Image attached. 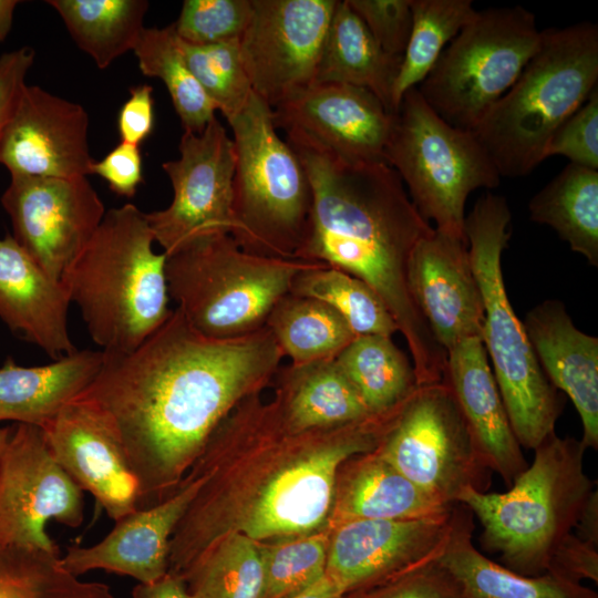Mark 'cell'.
<instances>
[{"instance_id": "6da1fadb", "label": "cell", "mask_w": 598, "mask_h": 598, "mask_svg": "<svg viewBox=\"0 0 598 598\" xmlns=\"http://www.w3.org/2000/svg\"><path fill=\"white\" fill-rule=\"evenodd\" d=\"M79 395L109 420L137 481L136 509L172 496L210 434L260 394L285 358L265 326L228 339L204 336L178 309L128 352H103Z\"/></svg>"}, {"instance_id": "7a4b0ae2", "label": "cell", "mask_w": 598, "mask_h": 598, "mask_svg": "<svg viewBox=\"0 0 598 598\" xmlns=\"http://www.w3.org/2000/svg\"><path fill=\"white\" fill-rule=\"evenodd\" d=\"M404 403L343 425L298 431L272 400L244 399L186 474L200 485L171 537L168 571L181 576L230 533L265 542L327 529L340 465L377 450Z\"/></svg>"}, {"instance_id": "3957f363", "label": "cell", "mask_w": 598, "mask_h": 598, "mask_svg": "<svg viewBox=\"0 0 598 598\" xmlns=\"http://www.w3.org/2000/svg\"><path fill=\"white\" fill-rule=\"evenodd\" d=\"M285 133L312 193L296 259L323 262L368 283L405 339L417 384L443 381L446 352L414 305L406 281L414 247L434 228L385 162L350 161L299 131Z\"/></svg>"}, {"instance_id": "277c9868", "label": "cell", "mask_w": 598, "mask_h": 598, "mask_svg": "<svg viewBox=\"0 0 598 598\" xmlns=\"http://www.w3.org/2000/svg\"><path fill=\"white\" fill-rule=\"evenodd\" d=\"M146 214L109 209L61 281L103 352H128L169 316L166 254L153 249Z\"/></svg>"}, {"instance_id": "5b68a950", "label": "cell", "mask_w": 598, "mask_h": 598, "mask_svg": "<svg viewBox=\"0 0 598 598\" xmlns=\"http://www.w3.org/2000/svg\"><path fill=\"white\" fill-rule=\"evenodd\" d=\"M537 52L473 133L501 177H522L545 158L558 127L598 82V27L582 21L542 30Z\"/></svg>"}, {"instance_id": "8992f818", "label": "cell", "mask_w": 598, "mask_h": 598, "mask_svg": "<svg viewBox=\"0 0 598 598\" xmlns=\"http://www.w3.org/2000/svg\"><path fill=\"white\" fill-rule=\"evenodd\" d=\"M586 447L574 437L549 434L504 493L465 489L458 497L482 527L481 544L506 568L539 576L563 540L576 528L596 491L584 470Z\"/></svg>"}, {"instance_id": "52a82bcc", "label": "cell", "mask_w": 598, "mask_h": 598, "mask_svg": "<svg viewBox=\"0 0 598 598\" xmlns=\"http://www.w3.org/2000/svg\"><path fill=\"white\" fill-rule=\"evenodd\" d=\"M511 218L506 199L486 193L465 217V235L484 306L482 342L515 437L520 446L535 450L555 432L563 402L544 374L505 289L502 254L511 237Z\"/></svg>"}, {"instance_id": "ba28073f", "label": "cell", "mask_w": 598, "mask_h": 598, "mask_svg": "<svg viewBox=\"0 0 598 598\" xmlns=\"http://www.w3.org/2000/svg\"><path fill=\"white\" fill-rule=\"evenodd\" d=\"M319 261L246 251L226 233L202 236L166 255L168 296L204 336L228 339L254 332L295 278Z\"/></svg>"}, {"instance_id": "9c48e42d", "label": "cell", "mask_w": 598, "mask_h": 598, "mask_svg": "<svg viewBox=\"0 0 598 598\" xmlns=\"http://www.w3.org/2000/svg\"><path fill=\"white\" fill-rule=\"evenodd\" d=\"M228 124L235 148L231 236L246 251L296 259L312 203L303 166L255 93Z\"/></svg>"}, {"instance_id": "30bf717a", "label": "cell", "mask_w": 598, "mask_h": 598, "mask_svg": "<svg viewBox=\"0 0 598 598\" xmlns=\"http://www.w3.org/2000/svg\"><path fill=\"white\" fill-rule=\"evenodd\" d=\"M421 216L463 240L465 203L477 188L499 185L501 175L473 131L444 121L417 87L403 95L384 152Z\"/></svg>"}, {"instance_id": "8fae6325", "label": "cell", "mask_w": 598, "mask_h": 598, "mask_svg": "<svg viewBox=\"0 0 598 598\" xmlns=\"http://www.w3.org/2000/svg\"><path fill=\"white\" fill-rule=\"evenodd\" d=\"M542 35L520 6L477 11L416 87L444 121L472 131L516 82Z\"/></svg>"}, {"instance_id": "7c38bea8", "label": "cell", "mask_w": 598, "mask_h": 598, "mask_svg": "<svg viewBox=\"0 0 598 598\" xmlns=\"http://www.w3.org/2000/svg\"><path fill=\"white\" fill-rule=\"evenodd\" d=\"M380 454L435 499L457 504L472 488L487 492L492 471L444 382L419 385L379 447Z\"/></svg>"}, {"instance_id": "4fadbf2b", "label": "cell", "mask_w": 598, "mask_h": 598, "mask_svg": "<svg viewBox=\"0 0 598 598\" xmlns=\"http://www.w3.org/2000/svg\"><path fill=\"white\" fill-rule=\"evenodd\" d=\"M179 157L162 164L173 199L162 210L146 214L154 240L169 255L205 235L235 229L233 138L215 116L200 133L184 131Z\"/></svg>"}, {"instance_id": "5bb4252c", "label": "cell", "mask_w": 598, "mask_h": 598, "mask_svg": "<svg viewBox=\"0 0 598 598\" xmlns=\"http://www.w3.org/2000/svg\"><path fill=\"white\" fill-rule=\"evenodd\" d=\"M82 492L53 458L42 429L18 423L0 455V543L58 551L45 524L79 527Z\"/></svg>"}, {"instance_id": "9a60e30c", "label": "cell", "mask_w": 598, "mask_h": 598, "mask_svg": "<svg viewBox=\"0 0 598 598\" xmlns=\"http://www.w3.org/2000/svg\"><path fill=\"white\" fill-rule=\"evenodd\" d=\"M338 0H251L240 40L254 93L271 109L315 83Z\"/></svg>"}, {"instance_id": "2e32d148", "label": "cell", "mask_w": 598, "mask_h": 598, "mask_svg": "<svg viewBox=\"0 0 598 598\" xmlns=\"http://www.w3.org/2000/svg\"><path fill=\"white\" fill-rule=\"evenodd\" d=\"M1 204L10 217L13 238L58 281L106 213L86 176L11 175Z\"/></svg>"}, {"instance_id": "e0dca14e", "label": "cell", "mask_w": 598, "mask_h": 598, "mask_svg": "<svg viewBox=\"0 0 598 598\" xmlns=\"http://www.w3.org/2000/svg\"><path fill=\"white\" fill-rule=\"evenodd\" d=\"M462 504L411 519H353L329 528L326 576L343 594L437 560L456 527Z\"/></svg>"}, {"instance_id": "ac0fdd59", "label": "cell", "mask_w": 598, "mask_h": 598, "mask_svg": "<svg viewBox=\"0 0 598 598\" xmlns=\"http://www.w3.org/2000/svg\"><path fill=\"white\" fill-rule=\"evenodd\" d=\"M87 130L82 105L25 84L0 141V164L10 176H87L95 161Z\"/></svg>"}, {"instance_id": "d6986e66", "label": "cell", "mask_w": 598, "mask_h": 598, "mask_svg": "<svg viewBox=\"0 0 598 598\" xmlns=\"http://www.w3.org/2000/svg\"><path fill=\"white\" fill-rule=\"evenodd\" d=\"M55 462L114 522L136 511L138 485L106 416L78 396L41 427Z\"/></svg>"}, {"instance_id": "ffe728a7", "label": "cell", "mask_w": 598, "mask_h": 598, "mask_svg": "<svg viewBox=\"0 0 598 598\" xmlns=\"http://www.w3.org/2000/svg\"><path fill=\"white\" fill-rule=\"evenodd\" d=\"M271 112L276 128L299 131L347 159L385 162L394 113L367 89L313 83Z\"/></svg>"}, {"instance_id": "44dd1931", "label": "cell", "mask_w": 598, "mask_h": 598, "mask_svg": "<svg viewBox=\"0 0 598 598\" xmlns=\"http://www.w3.org/2000/svg\"><path fill=\"white\" fill-rule=\"evenodd\" d=\"M406 281L414 305L445 352L463 339L481 337L484 306L467 240L434 228L414 247Z\"/></svg>"}, {"instance_id": "7402d4cb", "label": "cell", "mask_w": 598, "mask_h": 598, "mask_svg": "<svg viewBox=\"0 0 598 598\" xmlns=\"http://www.w3.org/2000/svg\"><path fill=\"white\" fill-rule=\"evenodd\" d=\"M200 480L186 475L179 488L162 503L124 516L92 546H70L61 557L64 568L79 577L103 569L150 584L168 571L171 537L194 498Z\"/></svg>"}, {"instance_id": "603a6c76", "label": "cell", "mask_w": 598, "mask_h": 598, "mask_svg": "<svg viewBox=\"0 0 598 598\" xmlns=\"http://www.w3.org/2000/svg\"><path fill=\"white\" fill-rule=\"evenodd\" d=\"M523 324L547 380L569 396L580 416V442L597 450L598 338L577 329L556 299L530 309Z\"/></svg>"}, {"instance_id": "cb8c5ba5", "label": "cell", "mask_w": 598, "mask_h": 598, "mask_svg": "<svg viewBox=\"0 0 598 598\" xmlns=\"http://www.w3.org/2000/svg\"><path fill=\"white\" fill-rule=\"evenodd\" d=\"M443 381L488 467L509 487L528 463L511 426L481 337L463 339L446 351Z\"/></svg>"}, {"instance_id": "d4e9b609", "label": "cell", "mask_w": 598, "mask_h": 598, "mask_svg": "<svg viewBox=\"0 0 598 598\" xmlns=\"http://www.w3.org/2000/svg\"><path fill=\"white\" fill-rule=\"evenodd\" d=\"M71 301L12 235L0 238V318L10 330L59 360L76 351L69 333Z\"/></svg>"}, {"instance_id": "484cf974", "label": "cell", "mask_w": 598, "mask_h": 598, "mask_svg": "<svg viewBox=\"0 0 598 598\" xmlns=\"http://www.w3.org/2000/svg\"><path fill=\"white\" fill-rule=\"evenodd\" d=\"M454 505L423 492L374 450L340 465L327 529L353 519L426 517L448 512Z\"/></svg>"}, {"instance_id": "4316f807", "label": "cell", "mask_w": 598, "mask_h": 598, "mask_svg": "<svg viewBox=\"0 0 598 598\" xmlns=\"http://www.w3.org/2000/svg\"><path fill=\"white\" fill-rule=\"evenodd\" d=\"M103 355L101 350H76L38 367L8 358L0 368V421L43 427L90 385Z\"/></svg>"}, {"instance_id": "83f0119b", "label": "cell", "mask_w": 598, "mask_h": 598, "mask_svg": "<svg viewBox=\"0 0 598 598\" xmlns=\"http://www.w3.org/2000/svg\"><path fill=\"white\" fill-rule=\"evenodd\" d=\"M271 383L272 401L298 431L339 426L374 415L336 358L281 365Z\"/></svg>"}, {"instance_id": "f1b7e54d", "label": "cell", "mask_w": 598, "mask_h": 598, "mask_svg": "<svg viewBox=\"0 0 598 598\" xmlns=\"http://www.w3.org/2000/svg\"><path fill=\"white\" fill-rule=\"evenodd\" d=\"M472 515L462 504L453 535L437 559L466 598H598L592 589L551 573L524 576L487 558L473 544Z\"/></svg>"}, {"instance_id": "f546056e", "label": "cell", "mask_w": 598, "mask_h": 598, "mask_svg": "<svg viewBox=\"0 0 598 598\" xmlns=\"http://www.w3.org/2000/svg\"><path fill=\"white\" fill-rule=\"evenodd\" d=\"M401 59L386 54L347 0L337 2L315 83H343L367 89L390 112Z\"/></svg>"}, {"instance_id": "4dcf8cb0", "label": "cell", "mask_w": 598, "mask_h": 598, "mask_svg": "<svg viewBox=\"0 0 598 598\" xmlns=\"http://www.w3.org/2000/svg\"><path fill=\"white\" fill-rule=\"evenodd\" d=\"M533 221L551 227L598 266V171L569 163L528 204Z\"/></svg>"}, {"instance_id": "1f68e13d", "label": "cell", "mask_w": 598, "mask_h": 598, "mask_svg": "<svg viewBox=\"0 0 598 598\" xmlns=\"http://www.w3.org/2000/svg\"><path fill=\"white\" fill-rule=\"evenodd\" d=\"M80 50L101 70L133 51L144 27L146 0H49Z\"/></svg>"}, {"instance_id": "d6a6232c", "label": "cell", "mask_w": 598, "mask_h": 598, "mask_svg": "<svg viewBox=\"0 0 598 598\" xmlns=\"http://www.w3.org/2000/svg\"><path fill=\"white\" fill-rule=\"evenodd\" d=\"M336 361L371 414L396 409L419 386L411 360L391 337L357 336Z\"/></svg>"}, {"instance_id": "836d02e7", "label": "cell", "mask_w": 598, "mask_h": 598, "mask_svg": "<svg viewBox=\"0 0 598 598\" xmlns=\"http://www.w3.org/2000/svg\"><path fill=\"white\" fill-rule=\"evenodd\" d=\"M265 326L292 364L334 359L357 337L331 307L291 292L278 301Z\"/></svg>"}, {"instance_id": "e575fe53", "label": "cell", "mask_w": 598, "mask_h": 598, "mask_svg": "<svg viewBox=\"0 0 598 598\" xmlns=\"http://www.w3.org/2000/svg\"><path fill=\"white\" fill-rule=\"evenodd\" d=\"M412 27L392 91L396 112L406 91L431 72L443 50L476 16L471 0H411Z\"/></svg>"}, {"instance_id": "d590c367", "label": "cell", "mask_w": 598, "mask_h": 598, "mask_svg": "<svg viewBox=\"0 0 598 598\" xmlns=\"http://www.w3.org/2000/svg\"><path fill=\"white\" fill-rule=\"evenodd\" d=\"M181 577L194 598H261L264 560L260 542L230 533Z\"/></svg>"}, {"instance_id": "8d00e7d4", "label": "cell", "mask_w": 598, "mask_h": 598, "mask_svg": "<svg viewBox=\"0 0 598 598\" xmlns=\"http://www.w3.org/2000/svg\"><path fill=\"white\" fill-rule=\"evenodd\" d=\"M133 52L141 72L165 84L184 131L200 133L216 116V107L187 66L173 23L144 28Z\"/></svg>"}, {"instance_id": "74e56055", "label": "cell", "mask_w": 598, "mask_h": 598, "mask_svg": "<svg viewBox=\"0 0 598 598\" xmlns=\"http://www.w3.org/2000/svg\"><path fill=\"white\" fill-rule=\"evenodd\" d=\"M0 598H116L103 582L69 573L60 551L0 543Z\"/></svg>"}, {"instance_id": "f35d334b", "label": "cell", "mask_w": 598, "mask_h": 598, "mask_svg": "<svg viewBox=\"0 0 598 598\" xmlns=\"http://www.w3.org/2000/svg\"><path fill=\"white\" fill-rule=\"evenodd\" d=\"M290 292L331 307L355 336L391 337L399 328L377 292L361 279L323 262L300 272Z\"/></svg>"}, {"instance_id": "ab89813d", "label": "cell", "mask_w": 598, "mask_h": 598, "mask_svg": "<svg viewBox=\"0 0 598 598\" xmlns=\"http://www.w3.org/2000/svg\"><path fill=\"white\" fill-rule=\"evenodd\" d=\"M329 530L260 542L261 598H293L326 576Z\"/></svg>"}, {"instance_id": "60d3db41", "label": "cell", "mask_w": 598, "mask_h": 598, "mask_svg": "<svg viewBox=\"0 0 598 598\" xmlns=\"http://www.w3.org/2000/svg\"><path fill=\"white\" fill-rule=\"evenodd\" d=\"M176 35V34H175ZM190 72L229 123L247 106L254 91L246 73L239 40L215 44H190L176 37Z\"/></svg>"}, {"instance_id": "b9f144b4", "label": "cell", "mask_w": 598, "mask_h": 598, "mask_svg": "<svg viewBox=\"0 0 598 598\" xmlns=\"http://www.w3.org/2000/svg\"><path fill=\"white\" fill-rule=\"evenodd\" d=\"M251 10V0H185L173 22L174 32L197 45L240 40Z\"/></svg>"}, {"instance_id": "7bdbcfd3", "label": "cell", "mask_w": 598, "mask_h": 598, "mask_svg": "<svg viewBox=\"0 0 598 598\" xmlns=\"http://www.w3.org/2000/svg\"><path fill=\"white\" fill-rule=\"evenodd\" d=\"M341 598H466L456 578L434 560Z\"/></svg>"}, {"instance_id": "ee69618b", "label": "cell", "mask_w": 598, "mask_h": 598, "mask_svg": "<svg viewBox=\"0 0 598 598\" xmlns=\"http://www.w3.org/2000/svg\"><path fill=\"white\" fill-rule=\"evenodd\" d=\"M561 155L569 163L598 171V89L550 138L545 158Z\"/></svg>"}, {"instance_id": "f6af8a7d", "label": "cell", "mask_w": 598, "mask_h": 598, "mask_svg": "<svg viewBox=\"0 0 598 598\" xmlns=\"http://www.w3.org/2000/svg\"><path fill=\"white\" fill-rule=\"evenodd\" d=\"M389 55L402 60L411 27V0H347Z\"/></svg>"}, {"instance_id": "bcb514c9", "label": "cell", "mask_w": 598, "mask_h": 598, "mask_svg": "<svg viewBox=\"0 0 598 598\" xmlns=\"http://www.w3.org/2000/svg\"><path fill=\"white\" fill-rule=\"evenodd\" d=\"M140 146L120 142L101 161H94L91 174L99 175L110 189L125 197H133L143 183Z\"/></svg>"}, {"instance_id": "7dc6e473", "label": "cell", "mask_w": 598, "mask_h": 598, "mask_svg": "<svg viewBox=\"0 0 598 598\" xmlns=\"http://www.w3.org/2000/svg\"><path fill=\"white\" fill-rule=\"evenodd\" d=\"M546 573L578 584L582 579L597 582L598 544L569 534L556 549Z\"/></svg>"}, {"instance_id": "c3c4849f", "label": "cell", "mask_w": 598, "mask_h": 598, "mask_svg": "<svg viewBox=\"0 0 598 598\" xmlns=\"http://www.w3.org/2000/svg\"><path fill=\"white\" fill-rule=\"evenodd\" d=\"M154 122L153 87L148 84L132 86L130 97L123 103L117 115L121 142L140 146L153 132Z\"/></svg>"}, {"instance_id": "681fc988", "label": "cell", "mask_w": 598, "mask_h": 598, "mask_svg": "<svg viewBox=\"0 0 598 598\" xmlns=\"http://www.w3.org/2000/svg\"><path fill=\"white\" fill-rule=\"evenodd\" d=\"M34 50L21 47L0 55V141L34 62Z\"/></svg>"}, {"instance_id": "f907efd6", "label": "cell", "mask_w": 598, "mask_h": 598, "mask_svg": "<svg viewBox=\"0 0 598 598\" xmlns=\"http://www.w3.org/2000/svg\"><path fill=\"white\" fill-rule=\"evenodd\" d=\"M133 598H194L185 580L167 571L162 578L150 584H137L132 590Z\"/></svg>"}, {"instance_id": "816d5d0a", "label": "cell", "mask_w": 598, "mask_h": 598, "mask_svg": "<svg viewBox=\"0 0 598 598\" xmlns=\"http://www.w3.org/2000/svg\"><path fill=\"white\" fill-rule=\"evenodd\" d=\"M577 536L598 544V496L597 491L588 499L576 528Z\"/></svg>"}, {"instance_id": "f5cc1de1", "label": "cell", "mask_w": 598, "mask_h": 598, "mask_svg": "<svg viewBox=\"0 0 598 598\" xmlns=\"http://www.w3.org/2000/svg\"><path fill=\"white\" fill-rule=\"evenodd\" d=\"M343 591L327 576L293 598H341Z\"/></svg>"}, {"instance_id": "db71d44e", "label": "cell", "mask_w": 598, "mask_h": 598, "mask_svg": "<svg viewBox=\"0 0 598 598\" xmlns=\"http://www.w3.org/2000/svg\"><path fill=\"white\" fill-rule=\"evenodd\" d=\"M17 0H0V43L6 40L13 24Z\"/></svg>"}, {"instance_id": "11a10c76", "label": "cell", "mask_w": 598, "mask_h": 598, "mask_svg": "<svg viewBox=\"0 0 598 598\" xmlns=\"http://www.w3.org/2000/svg\"><path fill=\"white\" fill-rule=\"evenodd\" d=\"M10 434H11V427H0V455L2 454V451L4 450V446L9 440Z\"/></svg>"}]
</instances>
